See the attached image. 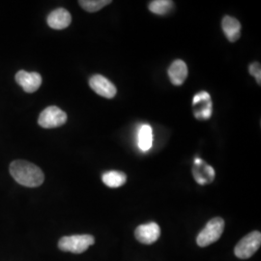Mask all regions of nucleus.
<instances>
[{
  "mask_svg": "<svg viewBox=\"0 0 261 261\" xmlns=\"http://www.w3.org/2000/svg\"><path fill=\"white\" fill-rule=\"evenodd\" d=\"M194 178L199 185L211 183L215 178L214 168L206 165L201 159H195V167L193 168Z\"/></svg>",
  "mask_w": 261,
  "mask_h": 261,
  "instance_id": "nucleus-10",
  "label": "nucleus"
},
{
  "mask_svg": "<svg viewBox=\"0 0 261 261\" xmlns=\"http://www.w3.org/2000/svg\"><path fill=\"white\" fill-rule=\"evenodd\" d=\"M173 2L170 0H155L150 2V11L156 15H166L173 8Z\"/></svg>",
  "mask_w": 261,
  "mask_h": 261,
  "instance_id": "nucleus-16",
  "label": "nucleus"
},
{
  "mask_svg": "<svg viewBox=\"0 0 261 261\" xmlns=\"http://www.w3.org/2000/svg\"><path fill=\"white\" fill-rule=\"evenodd\" d=\"M168 76L171 84L182 85L188 76V67L183 60H175L168 69Z\"/></svg>",
  "mask_w": 261,
  "mask_h": 261,
  "instance_id": "nucleus-12",
  "label": "nucleus"
},
{
  "mask_svg": "<svg viewBox=\"0 0 261 261\" xmlns=\"http://www.w3.org/2000/svg\"><path fill=\"white\" fill-rule=\"evenodd\" d=\"M71 14L64 8H58L53 11L47 17V24L49 28L56 30L65 29L71 24Z\"/></svg>",
  "mask_w": 261,
  "mask_h": 261,
  "instance_id": "nucleus-11",
  "label": "nucleus"
},
{
  "mask_svg": "<svg viewBox=\"0 0 261 261\" xmlns=\"http://www.w3.org/2000/svg\"><path fill=\"white\" fill-rule=\"evenodd\" d=\"M139 147L142 151H148L152 146L153 142V133L149 125H142L138 135Z\"/></svg>",
  "mask_w": 261,
  "mask_h": 261,
  "instance_id": "nucleus-15",
  "label": "nucleus"
},
{
  "mask_svg": "<svg viewBox=\"0 0 261 261\" xmlns=\"http://www.w3.org/2000/svg\"><path fill=\"white\" fill-rule=\"evenodd\" d=\"M89 85L94 92L107 99H112L117 92L115 85L102 75H92Z\"/></svg>",
  "mask_w": 261,
  "mask_h": 261,
  "instance_id": "nucleus-7",
  "label": "nucleus"
},
{
  "mask_svg": "<svg viewBox=\"0 0 261 261\" xmlns=\"http://www.w3.org/2000/svg\"><path fill=\"white\" fill-rule=\"evenodd\" d=\"M261 233L252 231L242 238L234 249V253L238 258L247 259L252 256L260 248Z\"/></svg>",
  "mask_w": 261,
  "mask_h": 261,
  "instance_id": "nucleus-4",
  "label": "nucleus"
},
{
  "mask_svg": "<svg viewBox=\"0 0 261 261\" xmlns=\"http://www.w3.org/2000/svg\"><path fill=\"white\" fill-rule=\"evenodd\" d=\"M102 180L105 185L110 188H118V187L123 186L126 183L127 176L121 171L111 170L103 173L102 175Z\"/></svg>",
  "mask_w": 261,
  "mask_h": 261,
  "instance_id": "nucleus-14",
  "label": "nucleus"
},
{
  "mask_svg": "<svg viewBox=\"0 0 261 261\" xmlns=\"http://www.w3.org/2000/svg\"><path fill=\"white\" fill-rule=\"evenodd\" d=\"M79 3L85 11L94 13L103 9V7H106L107 5L111 4L112 1L111 0H81Z\"/></svg>",
  "mask_w": 261,
  "mask_h": 261,
  "instance_id": "nucleus-17",
  "label": "nucleus"
},
{
  "mask_svg": "<svg viewBox=\"0 0 261 261\" xmlns=\"http://www.w3.org/2000/svg\"><path fill=\"white\" fill-rule=\"evenodd\" d=\"M194 114L199 120H208L212 116V101L206 91L196 94L193 100Z\"/></svg>",
  "mask_w": 261,
  "mask_h": 261,
  "instance_id": "nucleus-6",
  "label": "nucleus"
},
{
  "mask_svg": "<svg viewBox=\"0 0 261 261\" xmlns=\"http://www.w3.org/2000/svg\"><path fill=\"white\" fill-rule=\"evenodd\" d=\"M222 28L225 37L229 42L234 43L241 36V24L238 19L230 16H225L222 21Z\"/></svg>",
  "mask_w": 261,
  "mask_h": 261,
  "instance_id": "nucleus-13",
  "label": "nucleus"
},
{
  "mask_svg": "<svg viewBox=\"0 0 261 261\" xmlns=\"http://www.w3.org/2000/svg\"><path fill=\"white\" fill-rule=\"evenodd\" d=\"M224 221L222 218H214L210 220L205 227L199 232L196 238V243L199 247H207L217 242L224 232Z\"/></svg>",
  "mask_w": 261,
  "mask_h": 261,
  "instance_id": "nucleus-3",
  "label": "nucleus"
},
{
  "mask_svg": "<svg viewBox=\"0 0 261 261\" xmlns=\"http://www.w3.org/2000/svg\"><path fill=\"white\" fill-rule=\"evenodd\" d=\"M94 243L93 236L88 234L64 236L59 240L58 248L63 252L83 253L87 251L90 246L94 245Z\"/></svg>",
  "mask_w": 261,
  "mask_h": 261,
  "instance_id": "nucleus-2",
  "label": "nucleus"
},
{
  "mask_svg": "<svg viewBox=\"0 0 261 261\" xmlns=\"http://www.w3.org/2000/svg\"><path fill=\"white\" fill-rule=\"evenodd\" d=\"M67 114L59 108L51 106L41 112L38 123L41 127L46 129L57 128L65 124Z\"/></svg>",
  "mask_w": 261,
  "mask_h": 261,
  "instance_id": "nucleus-5",
  "label": "nucleus"
},
{
  "mask_svg": "<svg viewBox=\"0 0 261 261\" xmlns=\"http://www.w3.org/2000/svg\"><path fill=\"white\" fill-rule=\"evenodd\" d=\"M161 235V228L156 223L141 224L137 227L135 236L139 242L144 245H151L156 242Z\"/></svg>",
  "mask_w": 261,
  "mask_h": 261,
  "instance_id": "nucleus-8",
  "label": "nucleus"
},
{
  "mask_svg": "<svg viewBox=\"0 0 261 261\" xmlns=\"http://www.w3.org/2000/svg\"><path fill=\"white\" fill-rule=\"evenodd\" d=\"M16 82L21 88L28 92L33 93L37 91L42 84V76L38 73H28L25 71H19L16 75Z\"/></svg>",
  "mask_w": 261,
  "mask_h": 261,
  "instance_id": "nucleus-9",
  "label": "nucleus"
},
{
  "mask_svg": "<svg viewBox=\"0 0 261 261\" xmlns=\"http://www.w3.org/2000/svg\"><path fill=\"white\" fill-rule=\"evenodd\" d=\"M10 173L19 184L29 188L41 186L45 175L41 168L27 161H14L10 165Z\"/></svg>",
  "mask_w": 261,
  "mask_h": 261,
  "instance_id": "nucleus-1",
  "label": "nucleus"
},
{
  "mask_svg": "<svg viewBox=\"0 0 261 261\" xmlns=\"http://www.w3.org/2000/svg\"><path fill=\"white\" fill-rule=\"evenodd\" d=\"M249 72L251 75H253L256 80V83L258 85L261 84V67L260 63L254 62L249 66Z\"/></svg>",
  "mask_w": 261,
  "mask_h": 261,
  "instance_id": "nucleus-18",
  "label": "nucleus"
}]
</instances>
